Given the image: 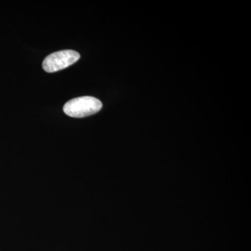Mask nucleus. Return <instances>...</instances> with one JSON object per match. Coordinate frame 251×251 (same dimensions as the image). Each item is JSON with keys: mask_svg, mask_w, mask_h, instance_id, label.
<instances>
[{"mask_svg": "<svg viewBox=\"0 0 251 251\" xmlns=\"http://www.w3.org/2000/svg\"><path fill=\"white\" fill-rule=\"evenodd\" d=\"M80 57L78 52L72 50L53 52L44 59L43 62V69L48 73L58 72L75 64Z\"/></svg>", "mask_w": 251, "mask_h": 251, "instance_id": "nucleus-2", "label": "nucleus"}, {"mask_svg": "<svg viewBox=\"0 0 251 251\" xmlns=\"http://www.w3.org/2000/svg\"><path fill=\"white\" fill-rule=\"evenodd\" d=\"M102 106L103 104L98 99L92 97H82L68 101L63 110L68 116L83 118L100 111Z\"/></svg>", "mask_w": 251, "mask_h": 251, "instance_id": "nucleus-1", "label": "nucleus"}]
</instances>
